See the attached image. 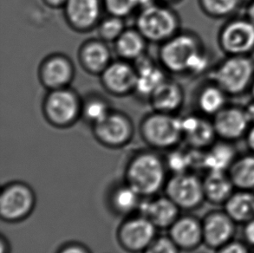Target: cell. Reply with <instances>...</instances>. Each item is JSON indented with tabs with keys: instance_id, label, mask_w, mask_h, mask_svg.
<instances>
[{
	"instance_id": "bcb514c9",
	"label": "cell",
	"mask_w": 254,
	"mask_h": 253,
	"mask_svg": "<svg viewBox=\"0 0 254 253\" xmlns=\"http://www.w3.org/2000/svg\"><path fill=\"white\" fill-rule=\"evenodd\" d=\"M239 1H240V2H241V1H247V2H249V3H250L252 0H239Z\"/></svg>"
},
{
	"instance_id": "4dcf8cb0",
	"label": "cell",
	"mask_w": 254,
	"mask_h": 253,
	"mask_svg": "<svg viewBox=\"0 0 254 253\" xmlns=\"http://www.w3.org/2000/svg\"><path fill=\"white\" fill-rule=\"evenodd\" d=\"M97 30L100 39L106 43H115L126 30L124 18L110 15L100 21Z\"/></svg>"
},
{
	"instance_id": "e575fe53",
	"label": "cell",
	"mask_w": 254,
	"mask_h": 253,
	"mask_svg": "<svg viewBox=\"0 0 254 253\" xmlns=\"http://www.w3.org/2000/svg\"><path fill=\"white\" fill-rule=\"evenodd\" d=\"M215 253H253V252L251 247L244 240L234 239L217 249Z\"/></svg>"
},
{
	"instance_id": "d4e9b609",
	"label": "cell",
	"mask_w": 254,
	"mask_h": 253,
	"mask_svg": "<svg viewBox=\"0 0 254 253\" xmlns=\"http://www.w3.org/2000/svg\"><path fill=\"white\" fill-rule=\"evenodd\" d=\"M142 198L137 191L124 182L111 190L109 203L114 213L128 217L139 212Z\"/></svg>"
},
{
	"instance_id": "8992f818",
	"label": "cell",
	"mask_w": 254,
	"mask_h": 253,
	"mask_svg": "<svg viewBox=\"0 0 254 253\" xmlns=\"http://www.w3.org/2000/svg\"><path fill=\"white\" fill-rule=\"evenodd\" d=\"M83 102L76 91L67 88L49 90L43 103V113L52 126L65 128L82 117Z\"/></svg>"
},
{
	"instance_id": "30bf717a",
	"label": "cell",
	"mask_w": 254,
	"mask_h": 253,
	"mask_svg": "<svg viewBox=\"0 0 254 253\" xmlns=\"http://www.w3.org/2000/svg\"><path fill=\"white\" fill-rule=\"evenodd\" d=\"M96 140L104 147L119 148L129 143L134 134V126L125 114L111 110L107 117L92 125Z\"/></svg>"
},
{
	"instance_id": "836d02e7",
	"label": "cell",
	"mask_w": 254,
	"mask_h": 253,
	"mask_svg": "<svg viewBox=\"0 0 254 253\" xmlns=\"http://www.w3.org/2000/svg\"><path fill=\"white\" fill-rule=\"evenodd\" d=\"M180 249L169 235L156 237L142 253H180Z\"/></svg>"
},
{
	"instance_id": "5b68a950",
	"label": "cell",
	"mask_w": 254,
	"mask_h": 253,
	"mask_svg": "<svg viewBox=\"0 0 254 253\" xmlns=\"http://www.w3.org/2000/svg\"><path fill=\"white\" fill-rule=\"evenodd\" d=\"M213 83L227 93L237 96L251 88L254 61L249 56H228L211 74Z\"/></svg>"
},
{
	"instance_id": "83f0119b",
	"label": "cell",
	"mask_w": 254,
	"mask_h": 253,
	"mask_svg": "<svg viewBox=\"0 0 254 253\" xmlns=\"http://www.w3.org/2000/svg\"><path fill=\"white\" fill-rule=\"evenodd\" d=\"M236 189L254 191V154L238 156L228 170Z\"/></svg>"
},
{
	"instance_id": "8fae6325",
	"label": "cell",
	"mask_w": 254,
	"mask_h": 253,
	"mask_svg": "<svg viewBox=\"0 0 254 253\" xmlns=\"http://www.w3.org/2000/svg\"><path fill=\"white\" fill-rule=\"evenodd\" d=\"M220 48L228 56H248L254 51V24L238 18L225 24L219 36Z\"/></svg>"
},
{
	"instance_id": "9a60e30c",
	"label": "cell",
	"mask_w": 254,
	"mask_h": 253,
	"mask_svg": "<svg viewBox=\"0 0 254 253\" xmlns=\"http://www.w3.org/2000/svg\"><path fill=\"white\" fill-rule=\"evenodd\" d=\"M213 126L220 140L234 142L246 137L251 124L244 109L225 107L213 117Z\"/></svg>"
},
{
	"instance_id": "f35d334b",
	"label": "cell",
	"mask_w": 254,
	"mask_h": 253,
	"mask_svg": "<svg viewBox=\"0 0 254 253\" xmlns=\"http://www.w3.org/2000/svg\"><path fill=\"white\" fill-rule=\"evenodd\" d=\"M46 5L52 8H64L68 0H43Z\"/></svg>"
},
{
	"instance_id": "f6af8a7d",
	"label": "cell",
	"mask_w": 254,
	"mask_h": 253,
	"mask_svg": "<svg viewBox=\"0 0 254 253\" xmlns=\"http://www.w3.org/2000/svg\"><path fill=\"white\" fill-rule=\"evenodd\" d=\"M250 89H251L252 95H253V96H254V82H253V83H252L251 88H250Z\"/></svg>"
},
{
	"instance_id": "3957f363",
	"label": "cell",
	"mask_w": 254,
	"mask_h": 253,
	"mask_svg": "<svg viewBox=\"0 0 254 253\" xmlns=\"http://www.w3.org/2000/svg\"><path fill=\"white\" fill-rule=\"evenodd\" d=\"M140 133L149 147L157 150L172 149L183 140L182 118L154 111L141 122Z\"/></svg>"
},
{
	"instance_id": "ab89813d",
	"label": "cell",
	"mask_w": 254,
	"mask_h": 253,
	"mask_svg": "<svg viewBox=\"0 0 254 253\" xmlns=\"http://www.w3.org/2000/svg\"><path fill=\"white\" fill-rule=\"evenodd\" d=\"M245 112L247 114L248 120L250 122L251 125L254 124V101L252 103H249L248 106L246 107L244 109Z\"/></svg>"
},
{
	"instance_id": "4316f807",
	"label": "cell",
	"mask_w": 254,
	"mask_h": 253,
	"mask_svg": "<svg viewBox=\"0 0 254 253\" xmlns=\"http://www.w3.org/2000/svg\"><path fill=\"white\" fill-rule=\"evenodd\" d=\"M148 41L137 29H126L114 43L115 52L121 59L134 62L144 55Z\"/></svg>"
},
{
	"instance_id": "d6a6232c",
	"label": "cell",
	"mask_w": 254,
	"mask_h": 253,
	"mask_svg": "<svg viewBox=\"0 0 254 253\" xmlns=\"http://www.w3.org/2000/svg\"><path fill=\"white\" fill-rule=\"evenodd\" d=\"M103 3L108 13L123 18L138 9L136 0H103Z\"/></svg>"
},
{
	"instance_id": "4fadbf2b",
	"label": "cell",
	"mask_w": 254,
	"mask_h": 253,
	"mask_svg": "<svg viewBox=\"0 0 254 253\" xmlns=\"http://www.w3.org/2000/svg\"><path fill=\"white\" fill-rule=\"evenodd\" d=\"M103 88L114 96H124L134 92L137 72L134 64L121 59L112 61L100 75Z\"/></svg>"
},
{
	"instance_id": "7bdbcfd3",
	"label": "cell",
	"mask_w": 254,
	"mask_h": 253,
	"mask_svg": "<svg viewBox=\"0 0 254 253\" xmlns=\"http://www.w3.org/2000/svg\"><path fill=\"white\" fill-rule=\"evenodd\" d=\"M155 0H136L137 3L138 8H144V7L148 6L151 3H155Z\"/></svg>"
},
{
	"instance_id": "7c38bea8",
	"label": "cell",
	"mask_w": 254,
	"mask_h": 253,
	"mask_svg": "<svg viewBox=\"0 0 254 253\" xmlns=\"http://www.w3.org/2000/svg\"><path fill=\"white\" fill-rule=\"evenodd\" d=\"M202 221L203 245L216 251L233 240L237 224L224 210H214L206 213Z\"/></svg>"
},
{
	"instance_id": "1f68e13d",
	"label": "cell",
	"mask_w": 254,
	"mask_h": 253,
	"mask_svg": "<svg viewBox=\"0 0 254 253\" xmlns=\"http://www.w3.org/2000/svg\"><path fill=\"white\" fill-rule=\"evenodd\" d=\"M239 3V0H199L203 11L213 17L229 16L237 9Z\"/></svg>"
},
{
	"instance_id": "ac0fdd59",
	"label": "cell",
	"mask_w": 254,
	"mask_h": 253,
	"mask_svg": "<svg viewBox=\"0 0 254 253\" xmlns=\"http://www.w3.org/2000/svg\"><path fill=\"white\" fill-rule=\"evenodd\" d=\"M181 209L167 195L142 200L139 213L149 219L157 229L169 230L181 216Z\"/></svg>"
},
{
	"instance_id": "7a4b0ae2",
	"label": "cell",
	"mask_w": 254,
	"mask_h": 253,
	"mask_svg": "<svg viewBox=\"0 0 254 253\" xmlns=\"http://www.w3.org/2000/svg\"><path fill=\"white\" fill-rule=\"evenodd\" d=\"M168 166L158 154L142 151L134 154L125 168L124 182L142 198H150L165 188Z\"/></svg>"
},
{
	"instance_id": "60d3db41",
	"label": "cell",
	"mask_w": 254,
	"mask_h": 253,
	"mask_svg": "<svg viewBox=\"0 0 254 253\" xmlns=\"http://www.w3.org/2000/svg\"><path fill=\"white\" fill-rule=\"evenodd\" d=\"M0 246H1V253H10V243L4 235H1Z\"/></svg>"
},
{
	"instance_id": "52a82bcc",
	"label": "cell",
	"mask_w": 254,
	"mask_h": 253,
	"mask_svg": "<svg viewBox=\"0 0 254 253\" xmlns=\"http://www.w3.org/2000/svg\"><path fill=\"white\" fill-rule=\"evenodd\" d=\"M36 195L30 186L13 182L3 186L0 191V217L7 223L27 219L34 211Z\"/></svg>"
},
{
	"instance_id": "ee69618b",
	"label": "cell",
	"mask_w": 254,
	"mask_h": 253,
	"mask_svg": "<svg viewBox=\"0 0 254 253\" xmlns=\"http://www.w3.org/2000/svg\"><path fill=\"white\" fill-rule=\"evenodd\" d=\"M155 2H158V3H169V2H174L175 0H155Z\"/></svg>"
},
{
	"instance_id": "e0dca14e",
	"label": "cell",
	"mask_w": 254,
	"mask_h": 253,
	"mask_svg": "<svg viewBox=\"0 0 254 253\" xmlns=\"http://www.w3.org/2000/svg\"><path fill=\"white\" fill-rule=\"evenodd\" d=\"M168 235L180 250H196L203 245L201 219L189 214H181L170 226Z\"/></svg>"
},
{
	"instance_id": "74e56055",
	"label": "cell",
	"mask_w": 254,
	"mask_h": 253,
	"mask_svg": "<svg viewBox=\"0 0 254 253\" xmlns=\"http://www.w3.org/2000/svg\"><path fill=\"white\" fill-rule=\"evenodd\" d=\"M246 141L250 152L254 154V124L251 125L250 128L248 130V133L246 135Z\"/></svg>"
},
{
	"instance_id": "603a6c76",
	"label": "cell",
	"mask_w": 254,
	"mask_h": 253,
	"mask_svg": "<svg viewBox=\"0 0 254 253\" xmlns=\"http://www.w3.org/2000/svg\"><path fill=\"white\" fill-rule=\"evenodd\" d=\"M202 181L205 198L213 205H223L236 190L228 172H206Z\"/></svg>"
},
{
	"instance_id": "5bb4252c",
	"label": "cell",
	"mask_w": 254,
	"mask_h": 253,
	"mask_svg": "<svg viewBox=\"0 0 254 253\" xmlns=\"http://www.w3.org/2000/svg\"><path fill=\"white\" fill-rule=\"evenodd\" d=\"M74 76L75 68L72 61L63 54L48 56L38 68L40 82L48 90L69 87Z\"/></svg>"
},
{
	"instance_id": "f546056e",
	"label": "cell",
	"mask_w": 254,
	"mask_h": 253,
	"mask_svg": "<svg viewBox=\"0 0 254 253\" xmlns=\"http://www.w3.org/2000/svg\"><path fill=\"white\" fill-rule=\"evenodd\" d=\"M111 108L106 100L100 96H90L83 102L82 117L89 124H97L111 112Z\"/></svg>"
},
{
	"instance_id": "6da1fadb",
	"label": "cell",
	"mask_w": 254,
	"mask_h": 253,
	"mask_svg": "<svg viewBox=\"0 0 254 253\" xmlns=\"http://www.w3.org/2000/svg\"><path fill=\"white\" fill-rule=\"evenodd\" d=\"M162 68L175 73L199 74L208 66V58L195 35L180 32L162 43L159 52Z\"/></svg>"
},
{
	"instance_id": "2e32d148",
	"label": "cell",
	"mask_w": 254,
	"mask_h": 253,
	"mask_svg": "<svg viewBox=\"0 0 254 253\" xmlns=\"http://www.w3.org/2000/svg\"><path fill=\"white\" fill-rule=\"evenodd\" d=\"M103 4L101 0H68L64 7L66 21L75 31H89L99 24Z\"/></svg>"
},
{
	"instance_id": "cb8c5ba5",
	"label": "cell",
	"mask_w": 254,
	"mask_h": 253,
	"mask_svg": "<svg viewBox=\"0 0 254 253\" xmlns=\"http://www.w3.org/2000/svg\"><path fill=\"white\" fill-rule=\"evenodd\" d=\"M237 157V151L233 142L220 140L206 148L201 155V167L206 172H228Z\"/></svg>"
},
{
	"instance_id": "277c9868",
	"label": "cell",
	"mask_w": 254,
	"mask_h": 253,
	"mask_svg": "<svg viewBox=\"0 0 254 253\" xmlns=\"http://www.w3.org/2000/svg\"><path fill=\"white\" fill-rule=\"evenodd\" d=\"M136 29L147 41L162 44L178 33L180 20L171 8L155 2L140 9Z\"/></svg>"
},
{
	"instance_id": "ba28073f",
	"label": "cell",
	"mask_w": 254,
	"mask_h": 253,
	"mask_svg": "<svg viewBox=\"0 0 254 253\" xmlns=\"http://www.w3.org/2000/svg\"><path fill=\"white\" fill-rule=\"evenodd\" d=\"M165 192L179 208L185 211L199 208L206 201L202 179L192 172L173 174L166 183Z\"/></svg>"
},
{
	"instance_id": "7402d4cb",
	"label": "cell",
	"mask_w": 254,
	"mask_h": 253,
	"mask_svg": "<svg viewBox=\"0 0 254 253\" xmlns=\"http://www.w3.org/2000/svg\"><path fill=\"white\" fill-rule=\"evenodd\" d=\"M154 111L175 114L184 102V92L182 86L173 80L166 79L149 97Z\"/></svg>"
},
{
	"instance_id": "ffe728a7",
	"label": "cell",
	"mask_w": 254,
	"mask_h": 253,
	"mask_svg": "<svg viewBox=\"0 0 254 253\" xmlns=\"http://www.w3.org/2000/svg\"><path fill=\"white\" fill-rule=\"evenodd\" d=\"M78 59L81 66L92 75H101L112 62L110 48L102 39H90L83 43Z\"/></svg>"
},
{
	"instance_id": "44dd1931",
	"label": "cell",
	"mask_w": 254,
	"mask_h": 253,
	"mask_svg": "<svg viewBox=\"0 0 254 253\" xmlns=\"http://www.w3.org/2000/svg\"><path fill=\"white\" fill-rule=\"evenodd\" d=\"M134 65L137 72V82L134 93L149 99L152 93L167 79L164 72L146 54L134 61Z\"/></svg>"
},
{
	"instance_id": "8d00e7d4",
	"label": "cell",
	"mask_w": 254,
	"mask_h": 253,
	"mask_svg": "<svg viewBox=\"0 0 254 253\" xmlns=\"http://www.w3.org/2000/svg\"><path fill=\"white\" fill-rule=\"evenodd\" d=\"M57 253H90V252L82 244L71 242L63 246Z\"/></svg>"
},
{
	"instance_id": "9c48e42d",
	"label": "cell",
	"mask_w": 254,
	"mask_h": 253,
	"mask_svg": "<svg viewBox=\"0 0 254 253\" xmlns=\"http://www.w3.org/2000/svg\"><path fill=\"white\" fill-rule=\"evenodd\" d=\"M157 228L145 216L133 214L124 219L117 229L120 247L129 253H142L155 240Z\"/></svg>"
},
{
	"instance_id": "484cf974",
	"label": "cell",
	"mask_w": 254,
	"mask_h": 253,
	"mask_svg": "<svg viewBox=\"0 0 254 253\" xmlns=\"http://www.w3.org/2000/svg\"><path fill=\"white\" fill-rule=\"evenodd\" d=\"M223 210L237 225H244L254 218V191L236 189L224 203Z\"/></svg>"
},
{
	"instance_id": "d590c367",
	"label": "cell",
	"mask_w": 254,
	"mask_h": 253,
	"mask_svg": "<svg viewBox=\"0 0 254 253\" xmlns=\"http://www.w3.org/2000/svg\"><path fill=\"white\" fill-rule=\"evenodd\" d=\"M242 236L245 242L251 248H254V218L243 225Z\"/></svg>"
},
{
	"instance_id": "7dc6e473",
	"label": "cell",
	"mask_w": 254,
	"mask_h": 253,
	"mask_svg": "<svg viewBox=\"0 0 254 253\" xmlns=\"http://www.w3.org/2000/svg\"><path fill=\"white\" fill-rule=\"evenodd\" d=\"M253 253H254V252H253Z\"/></svg>"
},
{
	"instance_id": "b9f144b4",
	"label": "cell",
	"mask_w": 254,
	"mask_h": 253,
	"mask_svg": "<svg viewBox=\"0 0 254 253\" xmlns=\"http://www.w3.org/2000/svg\"><path fill=\"white\" fill-rule=\"evenodd\" d=\"M247 16H248V19L251 21L253 24H254V0H252L251 2L249 3Z\"/></svg>"
},
{
	"instance_id": "f1b7e54d",
	"label": "cell",
	"mask_w": 254,
	"mask_h": 253,
	"mask_svg": "<svg viewBox=\"0 0 254 253\" xmlns=\"http://www.w3.org/2000/svg\"><path fill=\"white\" fill-rule=\"evenodd\" d=\"M227 96L223 89L213 82L199 91L197 105L203 115L214 117L226 107Z\"/></svg>"
},
{
	"instance_id": "d6986e66",
	"label": "cell",
	"mask_w": 254,
	"mask_h": 253,
	"mask_svg": "<svg viewBox=\"0 0 254 253\" xmlns=\"http://www.w3.org/2000/svg\"><path fill=\"white\" fill-rule=\"evenodd\" d=\"M183 139L194 149H206L216 141L213 122L204 117L190 116L182 119Z\"/></svg>"
}]
</instances>
